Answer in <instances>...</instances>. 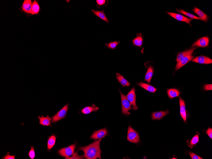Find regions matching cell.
<instances>
[{
  "label": "cell",
  "instance_id": "11",
  "mask_svg": "<svg viewBox=\"0 0 212 159\" xmlns=\"http://www.w3.org/2000/svg\"><path fill=\"white\" fill-rule=\"evenodd\" d=\"M209 39L207 37L201 38L193 44V47L196 46L198 47H204L208 46L209 43Z\"/></svg>",
  "mask_w": 212,
  "mask_h": 159
},
{
  "label": "cell",
  "instance_id": "1",
  "mask_svg": "<svg viewBox=\"0 0 212 159\" xmlns=\"http://www.w3.org/2000/svg\"><path fill=\"white\" fill-rule=\"evenodd\" d=\"M101 139L95 141L90 145L84 147H80L79 150L84 153L83 155L87 159H96L97 158L101 159V150L100 147Z\"/></svg>",
  "mask_w": 212,
  "mask_h": 159
},
{
  "label": "cell",
  "instance_id": "15",
  "mask_svg": "<svg viewBox=\"0 0 212 159\" xmlns=\"http://www.w3.org/2000/svg\"><path fill=\"white\" fill-rule=\"evenodd\" d=\"M169 113V111L168 110H166L165 111H161L160 112H155L152 113V120H161L163 117L167 115Z\"/></svg>",
  "mask_w": 212,
  "mask_h": 159
},
{
  "label": "cell",
  "instance_id": "4",
  "mask_svg": "<svg viewBox=\"0 0 212 159\" xmlns=\"http://www.w3.org/2000/svg\"><path fill=\"white\" fill-rule=\"evenodd\" d=\"M69 104L66 105L61 110H60L54 116L52 117V122L54 123L58 122L65 118L69 109Z\"/></svg>",
  "mask_w": 212,
  "mask_h": 159
},
{
  "label": "cell",
  "instance_id": "21",
  "mask_svg": "<svg viewBox=\"0 0 212 159\" xmlns=\"http://www.w3.org/2000/svg\"><path fill=\"white\" fill-rule=\"evenodd\" d=\"M193 11L198 15L201 20L205 22L207 21L208 18L207 15L204 13L203 11L196 7H195Z\"/></svg>",
  "mask_w": 212,
  "mask_h": 159
},
{
  "label": "cell",
  "instance_id": "16",
  "mask_svg": "<svg viewBox=\"0 0 212 159\" xmlns=\"http://www.w3.org/2000/svg\"><path fill=\"white\" fill-rule=\"evenodd\" d=\"M91 10L95 16L98 17L101 20L105 21L107 23H109L110 21L106 17L104 10L96 11L92 9Z\"/></svg>",
  "mask_w": 212,
  "mask_h": 159
},
{
  "label": "cell",
  "instance_id": "8",
  "mask_svg": "<svg viewBox=\"0 0 212 159\" xmlns=\"http://www.w3.org/2000/svg\"><path fill=\"white\" fill-rule=\"evenodd\" d=\"M107 134V131L105 129H102L100 130L95 131L91 136V139L96 140L104 138Z\"/></svg>",
  "mask_w": 212,
  "mask_h": 159
},
{
  "label": "cell",
  "instance_id": "35",
  "mask_svg": "<svg viewBox=\"0 0 212 159\" xmlns=\"http://www.w3.org/2000/svg\"><path fill=\"white\" fill-rule=\"evenodd\" d=\"M207 134L209 136V137L212 139V129L211 128H208L206 131Z\"/></svg>",
  "mask_w": 212,
  "mask_h": 159
},
{
  "label": "cell",
  "instance_id": "22",
  "mask_svg": "<svg viewBox=\"0 0 212 159\" xmlns=\"http://www.w3.org/2000/svg\"><path fill=\"white\" fill-rule=\"evenodd\" d=\"M138 85L151 93H155L157 90L156 88L152 86L146 84L142 82L139 83Z\"/></svg>",
  "mask_w": 212,
  "mask_h": 159
},
{
  "label": "cell",
  "instance_id": "5",
  "mask_svg": "<svg viewBox=\"0 0 212 159\" xmlns=\"http://www.w3.org/2000/svg\"><path fill=\"white\" fill-rule=\"evenodd\" d=\"M76 147V145L74 144L69 147L60 150L59 151V154L63 157L66 158L69 157L73 154Z\"/></svg>",
  "mask_w": 212,
  "mask_h": 159
},
{
  "label": "cell",
  "instance_id": "33",
  "mask_svg": "<svg viewBox=\"0 0 212 159\" xmlns=\"http://www.w3.org/2000/svg\"><path fill=\"white\" fill-rule=\"evenodd\" d=\"M189 154L190 155L191 158L192 159H203L201 157H200L198 156V155H196L195 153H192L190 152L189 153Z\"/></svg>",
  "mask_w": 212,
  "mask_h": 159
},
{
  "label": "cell",
  "instance_id": "24",
  "mask_svg": "<svg viewBox=\"0 0 212 159\" xmlns=\"http://www.w3.org/2000/svg\"><path fill=\"white\" fill-rule=\"evenodd\" d=\"M40 6L38 3L36 1H34L32 3L31 14L32 15L36 14L39 12Z\"/></svg>",
  "mask_w": 212,
  "mask_h": 159
},
{
  "label": "cell",
  "instance_id": "2",
  "mask_svg": "<svg viewBox=\"0 0 212 159\" xmlns=\"http://www.w3.org/2000/svg\"><path fill=\"white\" fill-rule=\"evenodd\" d=\"M119 92L122 102V112L124 115L130 114V113L129 111L131 110V105L127 100L126 96L123 94L119 90Z\"/></svg>",
  "mask_w": 212,
  "mask_h": 159
},
{
  "label": "cell",
  "instance_id": "18",
  "mask_svg": "<svg viewBox=\"0 0 212 159\" xmlns=\"http://www.w3.org/2000/svg\"><path fill=\"white\" fill-rule=\"evenodd\" d=\"M116 77L117 81L122 85L123 87H129L130 86V83L122 75L117 73L116 74Z\"/></svg>",
  "mask_w": 212,
  "mask_h": 159
},
{
  "label": "cell",
  "instance_id": "25",
  "mask_svg": "<svg viewBox=\"0 0 212 159\" xmlns=\"http://www.w3.org/2000/svg\"><path fill=\"white\" fill-rule=\"evenodd\" d=\"M167 94L170 98H173L179 96L180 93L178 90L175 89H170L167 90Z\"/></svg>",
  "mask_w": 212,
  "mask_h": 159
},
{
  "label": "cell",
  "instance_id": "28",
  "mask_svg": "<svg viewBox=\"0 0 212 159\" xmlns=\"http://www.w3.org/2000/svg\"><path fill=\"white\" fill-rule=\"evenodd\" d=\"M97 4L96 5L98 9H99L102 6H107L109 3L108 0H96Z\"/></svg>",
  "mask_w": 212,
  "mask_h": 159
},
{
  "label": "cell",
  "instance_id": "13",
  "mask_svg": "<svg viewBox=\"0 0 212 159\" xmlns=\"http://www.w3.org/2000/svg\"><path fill=\"white\" fill-rule=\"evenodd\" d=\"M179 100L180 114L183 119L184 122H186L187 121V113L185 102L180 97H179Z\"/></svg>",
  "mask_w": 212,
  "mask_h": 159
},
{
  "label": "cell",
  "instance_id": "10",
  "mask_svg": "<svg viewBox=\"0 0 212 159\" xmlns=\"http://www.w3.org/2000/svg\"><path fill=\"white\" fill-rule=\"evenodd\" d=\"M194 56L189 55L182 59L177 63L176 66V71L178 70L194 58Z\"/></svg>",
  "mask_w": 212,
  "mask_h": 159
},
{
  "label": "cell",
  "instance_id": "6",
  "mask_svg": "<svg viewBox=\"0 0 212 159\" xmlns=\"http://www.w3.org/2000/svg\"><path fill=\"white\" fill-rule=\"evenodd\" d=\"M126 98L131 105H133L134 110H137L138 109V107L136 103V96L134 88L131 89L127 95Z\"/></svg>",
  "mask_w": 212,
  "mask_h": 159
},
{
  "label": "cell",
  "instance_id": "34",
  "mask_svg": "<svg viewBox=\"0 0 212 159\" xmlns=\"http://www.w3.org/2000/svg\"><path fill=\"white\" fill-rule=\"evenodd\" d=\"M204 89L206 90H212V84L206 85L204 86Z\"/></svg>",
  "mask_w": 212,
  "mask_h": 159
},
{
  "label": "cell",
  "instance_id": "19",
  "mask_svg": "<svg viewBox=\"0 0 212 159\" xmlns=\"http://www.w3.org/2000/svg\"><path fill=\"white\" fill-rule=\"evenodd\" d=\"M99 107H96L94 104L91 107H86L83 109L81 110L83 114H87L93 112H97L99 110Z\"/></svg>",
  "mask_w": 212,
  "mask_h": 159
},
{
  "label": "cell",
  "instance_id": "26",
  "mask_svg": "<svg viewBox=\"0 0 212 159\" xmlns=\"http://www.w3.org/2000/svg\"><path fill=\"white\" fill-rule=\"evenodd\" d=\"M176 10L178 12L183 14L185 15V16L190 18L191 19H194L195 20H201L200 18L199 17H196L192 14L185 12V11L183 9H177Z\"/></svg>",
  "mask_w": 212,
  "mask_h": 159
},
{
  "label": "cell",
  "instance_id": "29",
  "mask_svg": "<svg viewBox=\"0 0 212 159\" xmlns=\"http://www.w3.org/2000/svg\"><path fill=\"white\" fill-rule=\"evenodd\" d=\"M120 43V41H114L111 42L107 44H105V45L108 48L112 49V50H115L117 45H119Z\"/></svg>",
  "mask_w": 212,
  "mask_h": 159
},
{
  "label": "cell",
  "instance_id": "23",
  "mask_svg": "<svg viewBox=\"0 0 212 159\" xmlns=\"http://www.w3.org/2000/svg\"><path fill=\"white\" fill-rule=\"evenodd\" d=\"M38 118L40 119V124L45 126H49L51 125V119L48 116L46 117H44L42 116L39 117Z\"/></svg>",
  "mask_w": 212,
  "mask_h": 159
},
{
  "label": "cell",
  "instance_id": "36",
  "mask_svg": "<svg viewBox=\"0 0 212 159\" xmlns=\"http://www.w3.org/2000/svg\"><path fill=\"white\" fill-rule=\"evenodd\" d=\"M3 159H15V156H10L8 154L6 155Z\"/></svg>",
  "mask_w": 212,
  "mask_h": 159
},
{
  "label": "cell",
  "instance_id": "31",
  "mask_svg": "<svg viewBox=\"0 0 212 159\" xmlns=\"http://www.w3.org/2000/svg\"><path fill=\"white\" fill-rule=\"evenodd\" d=\"M80 156L78 155L77 152L73 154V156L71 157H69L66 159H84V156Z\"/></svg>",
  "mask_w": 212,
  "mask_h": 159
},
{
  "label": "cell",
  "instance_id": "12",
  "mask_svg": "<svg viewBox=\"0 0 212 159\" xmlns=\"http://www.w3.org/2000/svg\"><path fill=\"white\" fill-rule=\"evenodd\" d=\"M196 47H193L189 50H187L182 52H180L178 54L176 59L177 63H179L180 60L185 57L189 55H191L194 53Z\"/></svg>",
  "mask_w": 212,
  "mask_h": 159
},
{
  "label": "cell",
  "instance_id": "17",
  "mask_svg": "<svg viewBox=\"0 0 212 159\" xmlns=\"http://www.w3.org/2000/svg\"><path fill=\"white\" fill-rule=\"evenodd\" d=\"M32 3L31 0H25L22 6L23 11L26 13L31 14Z\"/></svg>",
  "mask_w": 212,
  "mask_h": 159
},
{
  "label": "cell",
  "instance_id": "9",
  "mask_svg": "<svg viewBox=\"0 0 212 159\" xmlns=\"http://www.w3.org/2000/svg\"><path fill=\"white\" fill-rule=\"evenodd\" d=\"M192 61L193 62L197 63L203 64H208L212 63V60L207 57L201 56L193 59Z\"/></svg>",
  "mask_w": 212,
  "mask_h": 159
},
{
  "label": "cell",
  "instance_id": "20",
  "mask_svg": "<svg viewBox=\"0 0 212 159\" xmlns=\"http://www.w3.org/2000/svg\"><path fill=\"white\" fill-rule=\"evenodd\" d=\"M154 71L153 67L152 66H149L148 67V70L145 78V80L149 84H150L151 79L153 76Z\"/></svg>",
  "mask_w": 212,
  "mask_h": 159
},
{
  "label": "cell",
  "instance_id": "30",
  "mask_svg": "<svg viewBox=\"0 0 212 159\" xmlns=\"http://www.w3.org/2000/svg\"><path fill=\"white\" fill-rule=\"evenodd\" d=\"M199 136L198 134H197L195 135L194 137L192 138L191 141L190 143V145L189 147H190L191 148H192L194 145L196 144V143H197L199 141Z\"/></svg>",
  "mask_w": 212,
  "mask_h": 159
},
{
  "label": "cell",
  "instance_id": "27",
  "mask_svg": "<svg viewBox=\"0 0 212 159\" xmlns=\"http://www.w3.org/2000/svg\"><path fill=\"white\" fill-rule=\"evenodd\" d=\"M56 138L54 135L52 136L49 139L47 143L48 150H50L54 146L56 142Z\"/></svg>",
  "mask_w": 212,
  "mask_h": 159
},
{
  "label": "cell",
  "instance_id": "3",
  "mask_svg": "<svg viewBox=\"0 0 212 159\" xmlns=\"http://www.w3.org/2000/svg\"><path fill=\"white\" fill-rule=\"evenodd\" d=\"M127 139L129 141L134 143H137L139 142V134L130 126L128 127Z\"/></svg>",
  "mask_w": 212,
  "mask_h": 159
},
{
  "label": "cell",
  "instance_id": "7",
  "mask_svg": "<svg viewBox=\"0 0 212 159\" xmlns=\"http://www.w3.org/2000/svg\"><path fill=\"white\" fill-rule=\"evenodd\" d=\"M166 13L175 19L179 21L186 22L191 26L190 22L192 20V19L188 18L179 14L167 12Z\"/></svg>",
  "mask_w": 212,
  "mask_h": 159
},
{
  "label": "cell",
  "instance_id": "32",
  "mask_svg": "<svg viewBox=\"0 0 212 159\" xmlns=\"http://www.w3.org/2000/svg\"><path fill=\"white\" fill-rule=\"evenodd\" d=\"M29 155L30 157L32 159H33L35 157V153L33 146L31 148V150L30 151Z\"/></svg>",
  "mask_w": 212,
  "mask_h": 159
},
{
  "label": "cell",
  "instance_id": "14",
  "mask_svg": "<svg viewBox=\"0 0 212 159\" xmlns=\"http://www.w3.org/2000/svg\"><path fill=\"white\" fill-rule=\"evenodd\" d=\"M143 36L141 33L137 34L136 37L132 40L131 42L134 46L141 47L143 44Z\"/></svg>",
  "mask_w": 212,
  "mask_h": 159
}]
</instances>
